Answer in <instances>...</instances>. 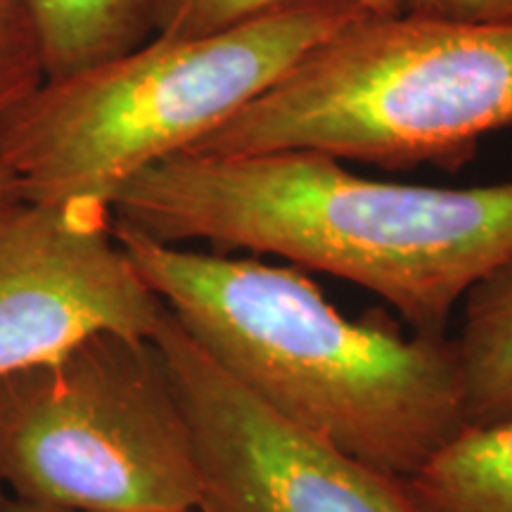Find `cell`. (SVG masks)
I'll return each instance as SVG.
<instances>
[{
    "label": "cell",
    "instance_id": "cell-15",
    "mask_svg": "<svg viewBox=\"0 0 512 512\" xmlns=\"http://www.w3.org/2000/svg\"><path fill=\"white\" fill-rule=\"evenodd\" d=\"M5 512H69L62 508H50V505H36V503H24V501H12L8 503V510Z\"/></svg>",
    "mask_w": 512,
    "mask_h": 512
},
{
    "label": "cell",
    "instance_id": "cell-9",
    "mask_svg": "<svg viewBox=\"0 0 512 512\" xmlns=\"http://www.w3.org/2000/svg\"><path fill=\"white\" fill-rule=\"evenodd\" d=\"M46 79L131 53L155 36L157 0H27Z\"/></svg>",
    "mask_w": 512,
    "mask_h": 512
},
{
    "label": "cell",
    "instance_id": "cell-16",
    "mask_svg": "<svg viewBox=\"0 0 512 512\" xmlns=\"http://www.w3.org/2000/svg\"><path fill=\"white\" fill-rule=\"evenodd\" d=\"M8 503H10V496L5 494V491H3V486H0V512H5V510H8Z\"/></svg>",
    "mask_w": 512,
    "mask_h": 512
},
{
    "label": "cell",
    "instance_id": "cell-4",
    "mask_svg": "<svg viewBox=\"0 0 512 512\" xmlns=\"http://www.w3.org/2000/svg\"><path fill=\"white\" fill-rule=\"evenodd\" d=\"M512 128V19L361 15L190 152L458 171Z\"/></svg>",
    "mask_w": 512,
    "mask_h": 512
},
{
    "label": "cell",
    "instance_id": "cell-17",
    "mask_svg": "<svg viewBox=\"0 0 512 512\" xmlns=\"http://www.w3.org/2000/svg\"><path fill=\"white\" fill-rule=\"evenodd\" d=\"M176 512H202L200 508H190V510H176Z\"/></svg>",
    "mask_w": 512,
    "mask_h": 512
},
{
    "label": "cell",
    "instance_id": "cell-11",
    "mask_svg": "<svg viewBox=\"0 0 512 512\" xmlns=\"http://www.w3.org/2000/svg\"><path fill=\"white\" fill-rule=\"evenodd\" d=\"M302 0H157L155 34L192 38L230 29L264 12ZM366 15H399L396 0H342Z\"/></svg>",
    "mask_w": 512,
    "mask_h": 512
},
{
    "label": "cell",
    "instance_id": "cell-13",
    "mask_svg": "<svg viewBox=\"0 0 512 512\" xmlns=\"http://www.w3.org/2000/svg\"><path fill=\"white\" fill-rule=\"evenodd\" d=\"M401 15L505 22L512 19V0H396Z\"/></svg>",
    "mask_w": 512,
    "mask_h": 512
},
{
    "label": "cell",
    "instance_id": "cell-6",
    "mask_svg": "<svg viewBox=\"0 0 512 512\" xmlns=\"http://www.w3.org/2000/svg\"><path fill=\"white\" fill-rule=\"evenodd\" d=\"M188 418L202 512H415L394 479L266 411L164 311L155 337Z\"/></svg>",
    "mask_w": 512,
    "mask_h": 512
},
{
    "label": "cell",
    "instance_id": "cell-10",
    "mask_svg": "<svg viewBox=\"0 0 512 512\" xmlns=\"http://www.w3.org/2000/svg\"><path fill=\"white\" fill-rule=\"evenodd\" d=\"M453 344L467 425L512 418V261L463 299V325Z\"/></svg>",
    "mask_w": 512,
    "mask_h": 512
},
{
    "label": "cell",
    "instance_id": "cell-1",
    "mask_svg": "<svg viewBox=\"0 0 512 512\" xmlns=\"http://www.w3.org/2000/svg\"><path fill=\"white\" fill-rule=\"evenodd\" d=\"M313 150L181 152L110 200L114 223L164 245L273 254L370 290L422 335H446L472 287L512 261V181H375Z\"/></svg>",
    "mask_w": 512,
    "mask_h": 512
},
{
    "label": "cell",
    "instance_id": "cell-7",
    "mask_svg": "<svg viewBox=\"0 0 512 512\" xmlns=\"http://www.w3.org/2000/svg\"><path fill=\"white\" fill-rule=\"evenodd\" d=\"M166 306L95 200L0 207V377L100 332L155 337Z\"/></svg>",
    "mask_w": 512,
    "mask_h": 512
},
{
    "label": "cell",
    "instance_id": "cell-14",
    "mask_svg": "<svg viewBox=\"0 0 512 512\" xmlns=\"http://www.w3.org/2000/svg\"><path fill=\"white\" fill-rule=\"evenodd\" d=\"M22 200V195H19V183L12 171L8 166L3 164V159H0V207H8V204Z\"/></svg>",
    "mask_w": 512,
    "mask_h": 512
},
{
    "label": "cell",
    "instance_id": "cell-12",
    "mask_svg": "<svg viewBox=\"0 0 512 512\" xmlns=\"http://www.w3.org/2000/svg\"><path fill=\"white\" fill-rule=\"evenodd\" d=\"M43 81V46L29 3L0 0V119Z\"/></svg>",
    "mask_w": 512,
    "mask_h": 512
},
{
    "label": "cell",
    "instance_id": "cell-8",
    "mask_svg": "<svg viewBox=\"0 0 512 512\" xmlns=\"http://www.w3.org/2000/svg\"><path fill=\"white\" fill-rule=\"evenodd\" d=\"M403 489L415 512H512V418L465 425Z\"/></svg>",
    "mask_w": 512,
    "mask_h": 512
},
{
    "label": "cell",
    "instance_id": "cell-3",
    "mask_svg": "<svg viewBox=\"0 0 512 512\" xmlns=\"http://www.w3.org/2000/svg\"><path fill=\"white\" fill-rule=\"evenodd\" d=\"M361 15L342 0H302L209 36L155 34L43 81L0 119V159L22 200L110 207L128 178L190 152Z\"/></svg>",
    "mask_w": 512,
    "mask_h": 512
},
{
    "label": "cell",
    "instance_id": "cell-2",
    "mask_svg": "<svg viewBox=\"0 0 512 512\" xmlns=\"http://www.w3.org/2000/svg\"><path fill=\"white\" fill-rule=\"evenodd\" d=\"M114 235L185 335L294 430L408 479L467 425L446 335L342 316L297 266L164 245L121 223Z\"/></svg>",
    "mask_w": 512,
    "mask_h": 512
},
{
    "label": "cell",
    "instance_id": "cell-5",
    "mask_svg": "<svg viewBox=\"0 0 512 512\" xmlns=\"http://www.w3.org/2000/svg\"><path fill=\"white\" fill-rule=\"evenodd\" d=\"M0 486L69 512L200 505V465L162 349L100 332L0 377Z\"/></svg>",
    "mask_w": 512,
    "mask_h": 512
}]
</instances>
